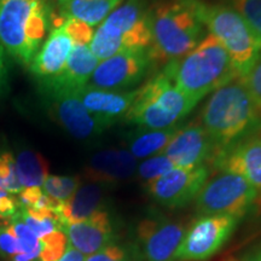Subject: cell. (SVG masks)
Instances as JSON below:
<instances>
[{"mask_svg":"<svg viewBox=\"0 0 261 261\" xmlns=\"http://www.w3.org/2000/svg\"><path fill=\"white\" fill-rule=\"evenodd\" d=\"M123 0H64L60 4L61 17L76 18L91 27L106 19Z\"/></svg>","mask_w":261,"mask_h":261,"instance_id":"obj_22","label":"cell"},{"mask_svg":"<svg viewBox=\"0 0 261 261\" xmlns=\"http://www.w3.org/2000/svg\"><path fill=\"white\" fill-rule=\"evenodd\" d=\"M16 174L22 188H40L48 175V165L44 156L25 149L15 160Z\"/></svg>","mask_w":261,"mask_h":261,"instance_id":"obj_24","label":"cell"},{"mask_svg":"<svg viewBox=\"0 0 261 261\" xmlns=\"http://www.w3.org/2000/svg\"><path fill=\"white\" fill-rule=\"evenodd\" d=\"M40 261H57L61 259L68 246L67 236L63 231H57L50 236L42 238Z\"/></svg>","mask_w":261,"mask_h":261,"instance_id":"obj_30","label":"cell"},{"mask_svg":"<svg viewBox=\"0 0 261 261\" xmlns=\"http://www.w3.org/2000/svg\"><path fill=\"white\" fill-rule=\"evenodd\" d=\"M19 201L3 188H0V219L10 220L19 211Z\"/></svg>","mask_w":261,"mask_h":261,"instance_id":"obj_35","label":"cell"},{"mask_svg":"<svg viewBox=\"0 0 261 261\" xmlns=\"http://www.w3.org/2000/svg\"><path fill=\"white\" fill-rule=\"evenodd\" d=\"M62 25H63L65 33L69 35L74 46L75 45L84 46V45H89L92 41L94 34L93 29L85 22L79 21L76 18H64Z\"/></svg>","mask_w":261,"mask_h":261,"instance_id":"obj_31","label":"cell"},{"mask_svg":"<svg viewBox=\"0 0 261 261\" xmlns=\"http://www.w3.org/2000/svg\"><path fill=\"white\" fill-rule=\"evenodd\" d=\"M232 215H201L185 231L174 261H205L223 248L236 230Z\"/></svg>","mask_w":261,"mask_h":261,"instance_id":"obj_9","label":"cell"},{"mask_svg":"<svg viewBox=\"0 0 261 261\" xmlns=\"http://www.w3.org/2000/svg\"><path fill=\"white\" fill-rule=\"evenodd\" d=\"M85 260H86V256H85L84 254L77 252L76 249H74L73 247H70L69 244H68L67 248H65L64 254L61 256V259H58L57 261H85Z\"/></svg>","mask_w":261,"mask_h":261,"instance_id":"obj_36","label":"cell"},{"mask_svg":"<svg viewBox=\"0 0 261 261\" xmlns=\"http://www.w3.org/2000/svg\"><path fill=\"white\" fill-rule=\"evenodd\" d=\"M154 62L168 63L189 54L205 35V27L192 8L191 0H162L149 8Z\"/></svg>","mask_w":261,"mask_h":261,"instance_id":"obj_3","label":"cell"},{"mask_svg":"<svg viewBox=\"0 0 261 261\" xmlns=\"http://www.w3.org/2000/svg\"><path fill=\"white\" fill-rule=\"evenodd\" d=\"M21 252L18 238L16 236L11 225L8 221L0 227V253L9 260H12Z\"/></svg>","mask_w":261,"mask_h":261,"instance_id":"obj_34","label":"cell"},{"mask_svg":"<svg viewBox=\"0 0 261 261\" xmlns=\"http://www.w3.org/2000/svg\"><path fill=\"white\" fill-rule=\"evenodd\" d=\"M154 63L149 48L119 52L98 63L87 85L99 90L130 91L144 79Z\"/></svg>","mask_w":261,"mask_h":261,"instance_id":"obj_10","label":"cell"},{"mask_svg":"<svg viewBox=\"0 0 261 261\" xmlns=\"http://www.w3.org/2000/svg\"><path fill=\"white\" fill-rule=\"evenodd\" d=\"M243 261H261V243L254 247L249 253L244 256Z\"/></svg>","mask_w":261,"mask_h":261,"instance_id":"obj_37","label":"cell"},{"mask_svg":"<svg viewBox=\"0 0 261 261\" xmlns=\"http://www.w3.org/2000/svg\"><path fill=\"white\" fill-rule=\"evenodd\" d=\"M0 50H4V48H3V46H2V45H0Z\"/></svg>","mask_w":261,"mask_h":261,"instance_id":"obj_41","label":"cell"},{"mask_svg":"<svg viewBox=\"0 0 261 261\" xmlns=\"http://www.w3.org/2000/svg\"><path fill=\"white\" fill-rule=\"evenodd\" d=\"M0 188L10 194H19L23 190L16 174L15 159L10 152H0Z\"/></svg>","mask_w":261,"mask_h":261,"instance_id":"obj_29","label":"cell"},{"mask_svg":"<svg viewBox=\"0 0 261 261\" xmlns=\"http://www.w3.org/2000/svg\"><path fill=\"white\" fill-rule=\"evenodd\" d=\"M8 223L11 225L12 230L18 238L21 252L11 261H38L40 259L41 242L23 220L19 218L18 212L10 219Z\"/></svg>","mask_w":261,"mask_h":261,"instance_id":"obj_25","label":"cell"},{"mask_svg":"<svg viewBox=\"0 0 261 261\" xmlns=\"http://www.w3.org/2000/svg\"><path fill=\"white\" fill-rule=\"evenodd\" d=\"M198 102L182 92L162 70L139 87L125 120L139 128H168L188 116Z\"/></svg>","mask_w":261,"mask_h":261,"instance_id":"obj_5","label":"cell"},{"mask_svg":"<svg viewBox=\"0 0 261 261\" xmlns=\"http://www.w3.org/2000/svg\"><path fill=\"white\" fill-rule=\"evenodd\" d=\"M73 46V41L65 33L63 25L54 28L29 64L32 74L40 81L58 76L67 64Z\"/></svg>","mask_w":261,"mask_h":261,"instance_id":"obj_18","label":"cell"},{"mask_svg":"<svg viewBox=\"0 0 261 261\" xmlns=\"http://www.w3.org/2000/svg\"><path fill=\"white\" fill-rule=\"evenodd\" d=\"M6 89H8V77H2L0 79V98L4 94Z\"/></svg>","mask_w":261,"mask_h":261,"instance_id":"obj_39","label":"cell"},{"mask_svg":"<svg viewBox=\"0 0 261 261\" xmlns=\"http://www.w3.org/2000/svg\"><path fill=\"white\" fill-rule=\"evenodd\" d=\"M261 113V54L249 70L241 77Z\"/></svg>","mask_w":261,"mask_h":261,"instance_id":"obj_32","label":"cell"},{"mask_svg":"<svg viewBox=\"0 0 261 261\" xmlns=\"http://www.w3.org/2000/svg\"><path fill=\"white\" fill-rule=\"evenodd\" d=\"M201 125L221 151L261 126V113L241 77L212 92L201 112Z\"/></svg>","mask_w":261,"mask_h":261,"instance_id":"obj_1","label":"cell"},{"mask_svg":"<svg viewBox=\"0 0 261 261\" xmlns=\"http://www.w3.org/2000/svg\"><path fill=\"white\" fill-rule=\"evenodd\" d=\"M99 63L89 45L73 46L64 69L54 79L40 81L41 90L76 91L89 83L91 75Z\"/></svg>","mask_w":261,"mask_h":261,"instance_id":"obj_19","label":"cell"},{"mask_svg":"<svg viewBox=\"0 0 261 261\" xmlns=\"http://www.w3.org/2000/svg\"><path fill=\"white\" fill-rule=\"evenodd\" d=\"M261 40V0H228Z\"/></svg>","mask_w":261,"mask_h":261,"instance_id":"obj_28","label":"cell"},{"mask_svg":"<svg viewBox=\"0 0 261 261\" xmlns=\"http://www.w3.org/2000/svg\"><path fill=\"white\" fill-rule=\"evenodd\" d=\"M185 227L163 215H149L137 225V250L143 261H174Z\"/></svg>","mask_w":261,"mask_h":261,"instance_id":"obj_13","label":"cell"},{"mask_svg":"<svg viewBox=\"0 0 261 261\" xmlns=\"http://www.w3.org/2000/svg\"><path fill=\"white\" fill-rule=\"evenodd\" d=\"M100 211H106V187L97 182H87L80 185L69 201L61 203L58 214L65 226L87 219Z\"/></svg>","mask_w":261,"mask_h":261,"instance_id":"obj_21","label":"cell"},{"mask_svg":"<svg viewBox=\"0 0 261 261\" xmlns=\"http://www.w3.org/2000/svg\"><path fill=\"white\" fill-rule=\"evenodd\" d=\"M63 232L68 244L85 256L116 242L115 227L107 210L97 212L85 220L65 225Z\"/></svg>","mask_w":261,"mask_h":261,"instance_id":"obj_15","label":"cell"},{"mask_svg":"<svg viewBox=\"0 0 261 261\" xmlns=\"http://www.w3.org/2000/svg\"><path fill=\"white\" fill-rule=\"evenodd\" d=\"M2 77H8V67H6L4 50H0V79Z\"/></svg>","mask_w":261,"mask_h":261,"instance_id":"obj_38","label":"cell"},{"mask_svg":"<svg viewBox=\"0 0 261 261\" xmlns=\"http://www.w3.org/2000/svg\"><path fill=\"white\" fill-rule=\"evenodd\" d=\"M163 71L182 92L197 100L241 77L227 51L212 34L185 56L166 63Z\"/></svg>","mask_w":261,"mask_h":261,"instance_id":"obj_2","label":"cell"},{"mask_svg":"<svg viewBox=\"0 0 261 261\" xmlns=\"http://www.w3.org/2000/svg\"><path fill=\"white\" fill-rule=\"evenodd\" d=\"M192 8L202 24L227 51L242 77L261 54V40L230 5L207 4L191 0Z\"/></svg>","mask_w":261,"mask_h":261,"instance_id":"obj_6","label":"cell"},{"mask_svg":"<svg viewBox=\"0 0 261 261\" xmlns=\"http://www.w3.org/2000/svg\"><path fill=\"white\" fill-rule=\"evenodd\" d=\"M211 177V168L202 165L194 168L174 167L156 180L144 185L150 197L167 208H182L196 196Z\"/></svg>","mask_w":261,"mask_h":261,"instance_id":"obj_12","label":"cell"},{"mask_svg":"<svg viewBox=\"0 0 261 261\" xmlns=\"http://www.w3.org/2000/svg\"><path fill=\"white\" fill-rule=\"evenodd\" d=\"M57 2H58V4H61V3L64 2V0H57Z\"/></svg>","mask_w":261,"mask_h":261,"instance_id":"obj_40","label":"cell"},{"mask_svg":"<svg viewBox=\"0 0 261 261\" xmlns=\"http://www.w3.org/2000/svg\"><path fill=\"white\" fill-rule=\"evenodd\" d=\"M85 261H133V255L128 248L113 243L99 252L86 256Z\"/></svg>","mask_w":261,"mask_h":261,"instance_id":"obj_33","label":"cell"},{"mask_svg":"<svg viewBox=\"0 0 261 261\" xmlns=\"http://www.w3.org/2000/svg\"><path fill=\"white\" fill-rule=\"evenodd\" d=\"M173 168H174V165L169 161L167 156L159 154L144 159L142 162L138 163L136 175L143 184L146 185L162 177L163 174H166Z\"/></svg>","mask_w":261,"mask_h":261,"instance_id":"obj_27","label":"cell"},{"mask_svg":"<svg viewBox=\"0 0 261 261\" xmlns=\"http://www.w3.org/2000/svg\"><path fill=\"white\" fill-rule=\"evenodd\" d=\"M80 180L76 177H62V175H47L42 188L45 194L52 200L64 203L69 201L80 187Z\"/></svg>","mask_w":261,"mask_h":261,"instance_id":"obj_26","label":"cell"},{"mask_svg":"<svg viewBox=\"0 0 261 261\" xmlns=\"http://www.w3.org/2000/svg\"><path fill=\"white\" fill-rule=\"evenodd\" d=\"M41 92L46 96L51 115L74 138H94L116 122L91 113L74 91L41 90Z\"/></svg>","mask_w":261,"mask_h":261,"instance_id":"obj_11","label":"cell"},{"mask_svg":"<svg viewBox=\"0 0 261 261\" xmlns=\"http://www.w3.org/2000/svg\"><path fill=\"white\" fill-rule=\"evenodd\" d=\"M138 89L130 91H108L99 90L85 85L75 91V94L91 113L108 117L117 121L120 117H125L126 113L135 103Z\"/></svg>","mask_w":261,"mask_h":261,"instance_id":"obj_20","label":"cell"},{"mask_svg":"<svg viewBox=\"0 0 261 261\" xmlns=\"http://www.w3.org/2000/svg\"><path fill=\"white\" fill-rule=\"evenodd\" d=\"M220 152L221 149L204 127L200 122H191L179 127L161 154L167 156L174 167L194 168L214 162Z\"/></svg>","mask_w":261,"mask_h":261,"instance_id":"obj_14","label":"cell"},{"mask_svg":"<svg viewBox=\"0 0 261 261\" xmlns=\"http://www.w3.org/2000/svg\"><path fill=\"white\" fill-rule=\"evenodd\" d=\"M137 159L126 149H107L94 154L87 163L85 175L104 187L128 180L136 175Z\"/></svg>","mask_w":261,"mask_h":261,"instance_id":"obj_17","label":"cell"},{"mask_svg":"<svg viewBox=\"0 0 261 261\" xmlns=\"http://www.w3.org/2000/svg\"><path fill=\"white\" fill-rule=\"evenodd\" d=\"M50 21L44 0H0V45L18 63L29 65Z\"/></svg>","mask_w":261,"mask_h":261,"instance_id":"obj_4","label":"cell"},{"mask_svg":"<svg viewBox=\"0 0 261 261\" xmlns=\"http://www.w3.org/2000/svg\"><path fill=\"white\" fill-rule=\"evenodd\" d=\"M259 194L254 187L237 173L219 171L208 178L195 198L200 215H232L242 219L256 203Z\"/></svg>","mask_w":261,"mask_h":261,"instance_id":"obj_8","label":"cell"},{"mask_svg":"<svg viewBox=\"0 0 261 261\" xmlns=\"http://www.w3.org/2000/svg\"><path fill=\"white\" fill-rule=\"evenodd\" d=\"M218 171L237 173L246 178L261 197V138L248 137L223 150L214 160Z\"/></svg>","mask_w":261,"mask_h":261,"instance_id":"obj_16","label":"cell"},{"mask_svg":"<svg viewBox=\"0 0 261 261\" xmlns=\"http://www.w3.org/2000/svg\"><path fill=\"white\" fill-rule=\"evenodd\" d=\"M151 31L146 0H126L104 19L93 34L90 48L98 61L127 50L149 48Z\"/></svg>","mask_w":261,"mask_h":261,"instance_id":"obj_7","label":"cell"},{"mask_svg":"<svg viewBox=\"0 0 261 261\" xmlns=\"http://www.w3.org/2000/svg\"><path fill=\"white\" fill-rule=\"evenodd\" d=\"M178 128L179 126L175 125L163 129L139 128L135 130L127 137L128 151L137 160L161 154Z\"/></svg>","mask_w":261,"mask_h":261,"instance_id":"obj_23","label":"cell"}]
</instances>
